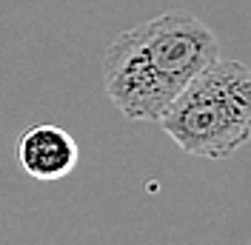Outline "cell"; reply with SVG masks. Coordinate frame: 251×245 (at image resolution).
Masks as SVG:
<instances>
[{"label": "cell", "instance_id": "6da1fadb", "mask_svg": "<svg viewBox=\"0 0 251 245\" xmlns=\"http://www.w3.org/2000/svg\"><path fill=\"white\" fill-rule=\"evenodd\" d=\"M217 54V34L197 15L172 9L111 37L103 54V89L123 117L157 122Z\"/></svg>", "mask_w": 251, "mask_h": 245}, {"label": "cell", "instance_id": "7a4b0ae2", "mask_svg": "<svg viewBox=\"0 0 251 245\" xmlns=\"http://www.w3.org/2000/svg\"><path fill=\"white\" fill-rule=\"evenodd\" d=\"M157 122L191 157H231L251 140V69L217 54L188 80Z\"/></svg>", "mask_w": 251, "mask_h": 245}, {"label": "cell", "instance_id": "3957f363", "mask_svg": "<svg viewBox=\"0 0 251 245\" xmlns=\"http://www.w3.org/2000/svg\"><path fill=\"white\" fill-rule=\"evenodd\" d=\"M15 151L23 174L43 183L63 180L66 174H72L80 157L75 137L54 122H34L29 128H23Z\"/></svg>", "mask_w": 251, "mask_h": 245}]
</instances>
